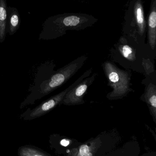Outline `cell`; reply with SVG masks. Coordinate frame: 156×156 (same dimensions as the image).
I'll return each instance as SVG.
<instances>
[{"mask_svg": "<svg viewBox=\"0 0 156 156\" xmlns=\"http://www.w3.org/2000/svg\"><path fill=\"white\" fill-rule=\"evenodd\" d=\"M79 153L81 156H93L92 154L90 153L89 147L86 145H83L81 147Z\"/></svg>", "mask_w": 156, "mask_h": 156, "instance_id": "cell-13", "label": "cell"}, {"mask_svg": "<svg viewBox=\"0 0 156 156\" xmlns=\"http://www.w3.org/2000/svg\"><path fill=\"white\" fill-rule=\"evenodd\" d=\"M147 26L148 29V42L151 48L154 50L156 42V0H151Z\"/></svg>", "mask_w": 156, "mask_h": 156, "instance_id": "cell-7", "label": "cell"}, {"mask_svg": "<svg viewBox=\"0 0 156 156\" xmlns=\"http://www.w3.org/2000/svg\"><path fill=\"white\" fill-rule=\"evenodd\" d=\"M103 67L108 85L113 89L107 94V98L110 100H118L126 96L132 90L130 87L131 73L119 68L109 61L104 62Z\"/></svg>", "mask_w": 156, "mask_h": 156, "instance_id": "cell-3", "label": "cell"}, {"mask_svg": "<svg viewBox=\"0 0 156 156\" xmlns=\"http://www.w3.org/2000/svg\"><path fill=\"white\" fill-rule=\"evenodd\" d=\"M18 156H51L46 152L32 145H25L17 149Z\"/></svg>", "mask_w": 156, "mask_h": 156, "instance_id": "cell-10", "label": "cell"}, {"mask_svg": "<svg viewBox=\"0 0 156 156\" xmlns=\"http://www.w3.org/2000/svg\"><path fill=\"white\" fill-rule=\"evenodd\" d=\"M98 21L91 15L81 13H65L53 16L44 22L38 39H56L66 34L67 31L84 30Z\"/></svg>", "mask_w": 156, "mask_h": 156, "instance_id": "cell-1", "label": "cell"}, {"mask_svg": "<svg viewBox=\"0 0 156 156\" xmlns=\"http://www.w3.org/2000/svg\"><path fill=\"white\" fill-rule=\"evenodd\" d=\"M12 12L9 18V26L7 32L10 35L16 33L20 26V19L18 11L16 8H12Z\"/></svg>", "mask_w": 156, "mask_h": 156, "instance_id": "cell-11", "label": "cell"}, {"mask_svg": "<svg viewBox=\"0 0 156 156\" xmlns=\"http://www.w3.org/2000/svg\"><path fill=\"white\" fill-rule=\"evenodd\" d=\"M60 144L62 146L66 147L68 146L69 145L70 142L69 141L67 140V139H63L60 141Z\"/></svg>", "mask_w": 156, "mask_h": 156, "instance_id": "cell-14", "label": "cell"}, {"mask_svg": "<svg viewBox=\"0 0 156 156\" xmlns=\"http://www.w3.org/2000/svg\"><path fill=\"white\" fill-rule=\"evenodd\" d=\"M145 102L153 116L156 118V86L150 83L146 89L144 94Z\"/></svg>", "mask_w": 156, "mask_h": 156, "instance_id": "cell-8", "label": "cell"}, {"mask_svg": "<svg viewBox=\"0 0 156 156\" xmlns=\"http://www.w3.org/2000/svg\"><path fill=\"white\" fill-rule=\"evenodd\" d=\"M92 71L93 68H91L85 71L79 78L77 79V80L75 81L67 89L44 101L35 108L33 109L28 108L25 112L20 115V119H23L24 121L34 120L45 115L52 111L58 105H60V103L67 92L75 85L79 83L83 79L89 76L92 74Z\"/></svg>", "mask_w": 156, "mask_h": 156, "instance_id": "cell-5", "label": "cell"}, {"mask_svg": "<svg viewBox=\"0 0 156 156\" xmlns=\"http://www.w3.org/2000/svg\"><path fill=\"white\" fill-rule=\"evenodd\" d=\"M88 58L86 55L79 57L55 71L49 77L43 81L35 90L30 92L21 104L20 109L28 105L33 104L35 101L48 95L66 83L83 66Z\"/></svg>", "mask_w": 156, "mask_h": 156, "instance_id": "cell-2", "label": "cell"}, {"mask_svg": "<svg viewBox=\"0 0 156 156\" xmlns=\"http://www.w3.org/2000/svg\"><path fill=\"white\" fill-rule=\"evenodd\" d=\"M143 0H132L124 16V31L133 37H142L146 32L147 21L145 17Z\"/></svg>", "mask_w": 156, "mask_h": 156, "instance_id": "cell-4", "label": "cell"}, {"mask_svg": "<svg viewBox=\"0 0 156 156\" xmlns=\"http://www.w3.org/2000/svg\"><path fill=\"white\" fill-rule=\"evenodd\" d=\"M98 74L95 73L90 77L83 79L79 83L70 89L66 94L60 105H75L85 103L83 98L89 87L94 82Z\"/></svg>", "mask_w": 156, "mask_h": 156, "instance_id": "cell-6", "label": "cell"}, {"mask_svg": "<svg viewBox=\"0 0 156 156\" xmlns=\"http://www.w3.org/2000/svg\"><path fill=\"white\" fill-rule=\"evenodd\" d=\"M7 5L6 0H0V43L5 40L7 23Z\"/></svg>", "mask_w": 156, "mask_h": 156, "instance_id": "cell-9", "label": "cell"}, {"mask_svg": "<svg viewBox=\"0 0 156 156\" xmlns=\"http://www.w3.org/2000/svg\"><path fill=\"white\" fill-rule=\"evenodd\" d=\"M122 44L119 46V50L122 55L129 61H134L136 59L135 53L132 48L127 44H125L121 37L120 40Z\"/></svg>", "mask_w": 156, "mask_h": 156, "instance_id": "cell-12", "label": "cell"}]
</instances>
